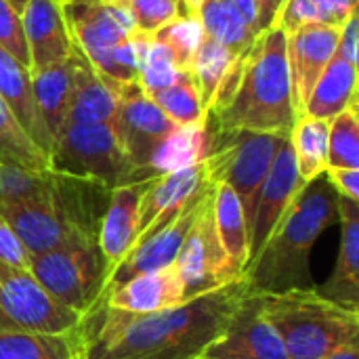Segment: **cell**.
<instances>
[{
    "label": "cell",
    "mask_w": 359,
    "mask_h": 359,
    "mask_svg": "<svg viewBox=\"0 0 359 359\" xmlns=\"http://www.w3.org/2000/svg\"><path fill=\"white\" fill-rule=\"evenodd\" d=\"M0 166L48 170V156L27 137L8 103L0 97Z\"/></svg>",
    "instance_id": "cell-31"
},
{
    "label": "cell",
    "mask_w": 359,
    "mask_h": 359,
    "mask_svg": "<svg viewBox=\"0 0 359 359\" xmlns=\"http://www.w3.org/2000/svg\"><path fill=\"white\" fill-rule=\"evenodd\" d=\"M341 223V244L332 276L316 290L347 307L359 311V202L339 196L337 202Z\"/></svg>",
    "instance_id": "cell-21"
},
{
    "label": "cell",
    "mask_w": 359,
    "mask_h": 359,
    "mask_svg": "<svg viewBox=\"0 0 359 359\" xmlns=\"http://www.w3.org/2000/svg\"><path fill=\"white\" fill-rule=\"evenodd\" d=\"M183 301H187L185 290L177 273V267L172 263L164 269L141 273L118 284L105 294L101 309H109L126 316H147V313L177 307Z\"/></svg>",
    "instance_id": "cell-18"
},
{
    "label": "cell",
    "mask_w": 359,
    "mask_h": 359,
    "mask_svg": "<svg viewBox=\"0 0 359 359\" xmlns=\"http://www.w3.org/2000/svg\"><path fill=\"white\" fill-rule=\"evenodd\" d=\"M238 57H240L238 53H233L231 48H227L225 44H221L208 36L202 40L200 48L196 50L189 74L200 90V99H202V105L206 111L212 105L215 95L219 93L223 80L236 65Z\"/></svg>",
    "instance_id": "cell-30"
},
{
    "label": "cell",
    "mask_w": 359,
    "mask_h": 359,
    "mask_svg": "<svg viewBox=\"0 0 359 359\" xmlns=\"http://www.w3.org/2000/svg\"><path fill=\"white\" fill-rule=\"evenodd\" d=\"M208 183H210V179H208L204 162L183 168V170H175V172L149 179L145 185V191L141 196V204H139L137 242L143 240L147 233H151L162 223H166L170 217H175V212L181 210V206L191 196H196L202 187H206Z\"/></svg>",
    "instance_id": "cell-19"
},
{
    "label": "cell",
    "mask_w": 359,
    "mask_h": 359,
    "mask_svg": "<svg viewBox=\"0 0 359 359\" xmlns=\"http://www.w3.org/2000/svg\"><path fill=\"white\" fill-rule=\"evenodd\" d=\"M198 359H208V358H198Z\"/></svg>",
    "instance_id": "cell-52"
},
{
    "label": "cell",
    "mask_w": 359,
    "mask_h": 359,
    "mask_svg": "<svg viewBox=\"0 0 359 359\" xmlns=\"http://www.w3.org/2000/svg\"><path fill=\"white\" fill-rule=\"evenodd\" d=\"M358 2L359 0H313L320 23L334 27H341L358 11Z\"/></svg>",
    "instance_id": "cell-43"
},
{
    "label": "cell",
    "mask_w": 359,
    "mask_h": 359,
    "mask_svg": "<svg viewBox=\"0 0 359 359\" xmlns=\"http://www.w3.org/2000/svg\"><path fill=\"white\" fill-rule=\"evenodd\" d=\"M328 166L359 170V114L358 103H351L330 120L328 135Z\"/></svg>",
    "instance_id": "cell-36"
},
{
    "label": "cell",
    "mask_w": 359,
    "mask_h": 359,
    "mask_svg": "<svg viewBox=\"0 0 359 359\" xmlns=\"http://www.w3.org/2000/svg\"><path fill=\"white\" fill-rule=\"evenodd\" d=\"M328 135L330 120H320L307 114H299L288 141L294 151L297 170L303 183H309L324 175L328 168Z\"/></svg>",
    "instance_id": "cell-29"
},
{
    "label": "cell",
    "mask_w": 359,
    "mask_h": 359,
    "mask_svg": "<svg viewBox=\"0 0 359 359\" xmlns=\"http://www.w3.org/2000/svg\"><path fill=\"white\" fill-rule=\"evenodd\" d=\"M206 116L221 130L290 135L299 114L290 88L286 34L280 25L255 38L231 99L217 114Z\"/></svg>",
    "instance_id": "cell-3"
},
{
    "label": "cell",
    "mask_w": 359,
    "mask_h": 359,
    "mask_svg": "<svg viewBox=\"0 0 359 359\" xmlns=\"http://www.w3.org/2000/svg\"><path fill=\"white\" fill-rule=\"evenodd\" d=\"M351 103H358V65L334 55L316 82L303 114L320 120H332Z\"/></svg>",
    "instance_id": "cell-27"
},
{
    "label": "cell",
    "mask_w": 359,
    "mask_h": 359,
    "mask_svg": "<svg viewBox=\"0 0 359 359\" xmlns=\"http://www.w3.org/2000/svg\"><path fill=\"white\" fill-rule=\"evenodd\" d=\"M0 265L29 271L32 267V255L19 240V236L13 231L8 221L0 215Z\"/></svg>",
    "instance_id": "cell-40"
},
{
    "label": "cell",
    "mask_w": 359,
    "mask_h": 359,
    "mask_svg": "<svg viewBox=\"0 0 359 359\" xmlns=\"http://www.w3.org/2000/svg\"><path fill=\"white\" fill-rule=\"evenodd\" d=\"M29 84L36 107L55 145V139L67 124L72 99V57L48 67L29 69Z\"/></svg>",
    "instance_id": "cell-26"
},
{
    "label": "cell",
    "mask_w": 359,
    "mask_h": 359,
    "mask_svg": "<svg viewBox=\"0 0 359 359\" xmlns=\"http://www.w3.org/2000/svg\"><path fill=\"white\" fill-rule=\"evenodd\" d=\"M198 17L208 38L225 44L238 55L246 53L257 38L229 0H204Z\"/></svg>",
    "instance_id": "cell-32"
},
{
    "label": "cell",
    "mask_w": 359,
    "mask_h": 359,
    "mask_svg": "<svg viewBox=\"0 0 359 359\" xmlns=\"http://www.w3.org/2000/svg\"><path fill=\"white\" fill-rule=\"evenodd\" d=\"M261 299L288 359H326L359 341V311L322 297L316 286L276 294L261 292Z\"/></svg>",
    "instance_id": "cell-5"
},
{
    "label": "cell",
    "mask_w": 359,
    "mask_h": 359,
    "mask_svg": "<svg viewBox=\"0 0 359 359\" xmlns=\"http://www.w3.org/2000/svg\"><path fill=\"white\" fill-rule=\"evenodd\" d=\"M19 17L29 55V69L48 67L72 57L74 44L59 2L29 0Z\"/></svg>",
    "instance_id": "cell-20"
},
{
    "label": "cell",
    "mask_w": 359,
    "mask_h": 359,
    "mask_svg": "<svg viewBox=\"0 0 359 359\" xmlns=\"http://www.w3.org/2000/svg\"><path fill=\"white\" fill-rule=\"evenodd\" d=\"M147 181L126 183L109 191V198H107V204H105V210L101 215L99 229H97V246L105 259L107 278L122 263V259L133 250L137 242L139 204H141V196L145 191Z\"/></svg>",
    "instance_id": "cell-17"
},
{
    "label": "cell",
    "mask_w": 359,
    "mask_h": 359,
    "mask_svg": "<svg viewBox=\"0 0 359 359\" xmlns=\"http://www.w3.org/2000/svg\"><path fill=\"white\" fill-rule=\"evenodd\" d=\"M105 82L116 90L118 97V114L114 124L118 141L141 181H147L151 179L147 175V162L154 149L175 130L177 124L166 118V114L151 101V97L141 90L137 82Z\"/></svg>",
    "instance_id": "cell-12"
},
{
    "label": "cell",
    "mask_w": 359,
    "mask_h": 359,
    "mask_svg": "<svg viewBox=\"0 0 359 359\" xmlns=\"http://www.w3.org/2000/svg\"><path fill=\"white\" fill-rule=\"evenodd\" d=\"M359 50V15L358 11L341 25L339 32V44H337V57L358 65Z\"/></svg>",
    "instance_id": "cell-44"
},
{
    "label": "cell",
    "mask_w": 359,
    "mask_h": 359,
    "mask_svg": "<svg viewBox=\"0 0 359 359\" xmlns=\"http://www.w3.org/2000/svg\"><path fill=\"white\" fill-rule=\"evenodd\" d=\"M326 181L334 189L337 196L359 202V170L358 168H326Z\"/></svg>",
    "instance_id": "cell-42"
},
{
    "label": "cell",
    "mask_w": 359,
    "mask_h": 359,
    "mask_svg": "<svg viewBox=\"0 0 359 359\" xmlns=\"http://www.w3.org/2000/svg\"><path fill=\"white\" fill-rule=\"evenodd\" d=\"M311 23H320V15H318L313 0H286L276 25H280L284 34L288 36Z\"/></svg>",
    "instance_id": "cell-41"
},
{
    "label": "cell",
    "mask_w": 359,
    "mask_h": 359,
    "mask_svg": "<svg viewBox=\"0 0 359 359\" xmlns=\"http://www.w3.org/2000/svg\"><path fill=\"white\" fill-rule=\"evenodd\" d=\"M212 196L215 185L210 194L206 196L177 259L175 267L181 278L185 299L210 292L215 288H221L229 282L240 280L244 273L233 265L229 255L225 252L217 229H215V217H212Z\"/></svg>",
    "instance_id": "cell-11"
},
{
    "label": "cell",
    "mask_w": 359,
    "mask_h": 359,
    "mask_svg": "<svg viewBox=\"0 0 359 359\" xmlns=\"http://www.w3.org/2000/svg\"><path fill=\"white\" fill-rule=\"evenodd\" d=\"M303 181L297 170V160L290 141L286 139L280 147V151L273 158V164L263 181L252 223H250V261L261 252L263 244L271 236V231L278 227L299 191L303 189ZM248 261V265H250Z\"/></svg>",
    "instance_id": "cell-15"
},
{
    "label": "cell",
    "mask_w": 359,
    "mask_h": 359,
    "mask_svg": "<svg viewBox=\"0 0 359 359\" xmlns=\"http://www.w3.org/2000/svg\"><path fill=\"white\" fill-rule=\"evenodd\" d=\"M48 160L53 170L99 183L105 189L141 181L109 124L67 122L55 139Z\"/></svg>",
    "instance_id": "cell-7"
},
{
    "label": "cell",
    "mask_w": 359,
    "mask_h": 359,
    "mask_svg": "<svg viewBox=\"0 0 359 359\" xmlns=\"http://www.w3.org/2000/svg\"><path fill=\"white\" fill-rule=\"evenodd\" d=\"M208 359H288L282 339L263 311L261 292L250 290L225 332L204 351Z\"/></svg>",
    "instance_id": "cell-14"
},
{
    "label": "cell",
    "mask_w": 359,
    "mask_h": 359,
    "mask_svg": "<svg viewBox=\"0 0 359 359\" xmlns=\"http://www.w3.org/2000/svg\"><path fill=\"white\" fill-rule=\"evenodd\" d=\"M86 343V324L65 332H0V359H82Z\"/></svg>",
    "instance_id": "cell-24"
},
{
    "label": "cell",
    "mask_w": 359,
    "mask_h": 359,
    "mask_svg": "<svg viewBox=\"0 0 359 359\" xmlns=\"http://www.w3.org/2000/svg\"><path fill=\"white\" fill-rule=\"evenodd\" d=\"M339 32L341 27L334 25L311 23L286 36V59L297 114H303L316 82L334 59Z\"/></svg>",
    "instance_id": "cell-16"
},
{
    "label": "cell",
    "mask_w": 359,
    "mask_h": 359,
    "mask_svg": "<svg viewBox=\"0 0 359 359\" xmlns=\"http://www.w3.org/2000/svg\"><path fill=\"white\" fill-rule=\"evenodd\" d=\"M326 359H359V341L358 343H349V345L337 349L332 355H328Z\"/></svg>",
    "instance_id": "cell-47"
},
{
    "label": "cell",
    "mask_w": 359,
    "mask_h": 359,
    "mask_svg": "<svg viewBox=\"0 0 359 359\" xmlns=\"http://www.w3.org/2000/svg\"><path fill=\"white\" fill-rule=\"evenodd\" d=\"M210 145L212 126L208 122V116L194 124L175 126V130L168 137H164V141L154 149L147 162V175L156 179L160 175L202 164L210 154Z\"/></svg>",
    "instance_id": "cell-25"
},
{
    "label": "cell",
    "mask_w": 359,
    "mask_h": 359,
    "mask_svg": "<svg viewBox=\"0 0 359 359\" xmlns=\"http://www.w3.org/2000/svg\"><path fill=\"white\" fill-rule=\"evenodd\" d=\"M61 13L74 48L82 53L99 76L122 84L133 82L111 59V50L137 34L128 6H114L101 0H74L63 2Z\"/></svg>",
    "instance_id": "cell-9"
},
{
    "label": "cell",
    "mask_w": 359,
    "mask_h": 359,
    "mask_svg": "<svg viewBox=\"0 0 359 359\" xmlns=\"http://www.w3.org/2000/svg\"><path fill=\"white\" fill-rule=\"evenodd\" d=\"M53 185V170L0 166V210L44 198Z\"/></svg>",
    "instance_id": "cell-34"
},
{
    "label": "cell",
    "mask_w": 359,
    "mask_h": 359,
    "mask_svg": "<svg viewBox=\"0 0 359 359\" xmlns=\"http://www.w3.org/2000/svg\"><path fill=\"white\" fill-rule=\"evenodd\" d=\"M6 2H8V4H11V6H13L17 13H19V15H21V11L25 8V4H27L29 0H6Z\"/></svg>",
    "instance_id": "cell-49"
},
{
    "label": "cell",
    "mask_w": 359,
    "mask_h": 359,
    "mask_svg": "<svg viewBox=\"0 0 359 359\" xmlns=\"http://www.w3.org/2000/svg\"><path fill=\"white\" fill-rule=\"evenodd\" d=\"M55 2H59V4H63V2H74V0H55Z\"/></svg>",
    "instance_id": "cell-51"
},
{
    "label": "cell",
    "mask_w": 359,
    "mask_h": 359,
    "mask_svg": "<svg viewBox=\"0 0 359 359\" xmlns=\"http://www.w3.org/2000/svg\"><path fill=\"white\" fill-rule=\"evenodd\" d=\"M229 4L238 11V15L244 19V23L252 29V34H255V36H259L257 4H255V0H229Z\"/></svg>",
    "instance_id": "cell-46"
},
{
    "label": "cell",
    "mask_w": 359,
    "mask_h": 359,
    "mask_svg": "<svg viewBox=\"0 0 359 359\" xmlns=\"http://www.w3.org/2000/svg\"><path fill=\"white\" fill-rule=\"evenodd\" d=\"M101 2H105V4H114V6H128V2H130V0H101Z\"/></svg>",
    "instance_id": "cell-50"
},
{
    "label": "cell",
    "mask_w": 359,
    "mask_h": 359,
    "mask_svg": "<svg viewBox=\"0 0 359 359\" xmlns=\"http://www.w3.org/2000/svg\"><path fill=\"white\" fill-rule=\"evenodd\" d=\"M151 101L177 126L200 122L206 116V109H204L202 99H200V90H198V86H196L189 72H183L181 78L172 86L156 93L151 97Z\"/></svg>",
    "instance_id": "cell-35"
},
{
    "label": "cell",
    "mask_w": 359,
    "mask_h": 359,
    "mask_svg": "<svg viewBox=\"0 0 359 359\" xmlns=\"http://www.w3.org/2000/svg\"><path fill=\"white\" fill-rule=\"evenodd\" d=\"M252 288L244 276L147 316L101 309L84 320L86 359H198L225 332Z\"/></svg>",
    "instance_id": "cell-1"
},
{
    "label": "cell",
    "mask_w": 359,
    "mask_h": 359,
    "mask_svg": "<svg viewBox=\"0 0 359 359\" xmlns=\"http://www.w3.org/2000/svg\"><path fill=\"white\" fill-rule=\"evenodd\" d=\"M204 38H206L204 25L200 17L194 13H181L179 17H175L170 23H166L162 29L154 34V40L168 48L175 63L183 72H189L194 55Z\"/></svg>",
    "instance_id": "cell-33"
},
{
    "label": "cell",
    "mask_w": 359,
    "mask_h": 359,
    "mask_svg": "<svg viewBox=\"0 0 359 359\" xmlns=\"http://www.w3.org/2000/svg\"><path fill=\"white\" fill-rule=\"evenodd\" d=\"M0 46L29 69V55L25 46L21 17L6 0H0Z\"/></svg>",
    "instance_id": "cell-39"
},
{
    "label": "cell",
    "mask_w": 359,
    "mask_h": 359,
    "mask_svg": "<svg viewBox=\"0 0 359 359\" xmlns=\"http://www.w3.org/2000/svg\"><path fill=\"white\" fill-rule=\"evenodd\" d=\"M212 181L202 187L196 196H191L183 206L181 210L175 212V217H170L166 223H162L160 227H156L151 233H147L143 240H139L133 250L122 259V263L111 271V276L107 278L105 282V290H103V297H101V305H103V299L105 294L116 288L118 284L135 278V276H141V273H149V271H158V269H164L168 265L175 263L206 196L210 194L212 189ZM99 305V309H101ZM97 309V311H99Z\"/></svg>",
    "instance_id": "cell-13"
},
{
    "label": "cell",
    "mask_w": 359,
    "mask_h": 359,
    "mask_svg": "<svg viewBox=\"0 0 359 359\" xmlns=\"http://www.w3.org/2000/svg\"><path fill=\"white\" fill-rule=\"evenodd\" d=\"M181 74H183V69H179V65L175 63L168 48L162 46L160 42H156L151 36L147 55H145L143 65L137 76V84L141 86V90L147 97H154L156 93L172 86L181 78Z\"/></svg>",
    "instance_id": "cell-37"
},
{
    "label": "cell",
    "mask_w": 359,
    "mask_h": 359,
    "mask_svg": "<svg viewBox=\"0 0 359 359\" xmlns=\"http://www.w3.org/2000/svg\"><path fill=\"white\" fill-rule=\"evenodd\" d=\"M286 0H255L257 4V23H259V34L267 32L278 23L280 11Z\"/></svg>",
    "instance_id": "cell-45"
},
{
    "label": "cell",
    "mask_w": 359,
    "mask_h": 359,
    "mask_svg": "<svg viewBox=\"0 0 359 359\" xmlns=\"http://www.w3.org/2000/svg\"><path fill=\"white\" fill-rule=\"evenodd\" d=\"M286 139L288 137L271 133L221 130L212 126V145L204 160L208 179L212 183H227L236 191L244 206L248 225L252 223L263 181Z\"/></svg>",
    "instance_id": "cell-6"
},
{
    "label": "cell",
    "mask_w": 359,
    "mask_h": 359,
    "mask_svg": "<svg viewBox=\"0 0 359 359\" xmlns=\"http://www.w3.org/2000/svg\"><path fill=\"white\" fill-rule=\"evenodd\" d=\"M109 191L99 183L53 170V185L44 198L4 208L0 215L32 257L67 246L97 244Z\"/></svg>",
    "instance_id": "cell-4"
},
{
    "label": "cell",
    "mask_w": 359,
    "mask_h": 359,
    "mask_svg": "<svg viewBox=\"0 0 359 359\" xmlns=\"http://www.w3.org/2000/svg\"><path fill=\"white\" fill-rule=\"evenodd\" d=\"M116 90L95 72L80 50L72 53V99L67 122L74 124H116Z\"/></svg>",
    "instance_id": "cell-22"
},
{
    "label": "cell",
    "mask_w": 359,
    "mask_h": 359,
    "mask_svg": "<svg viewBox=\"0 0 359 359\" xmlns=\"http://www.w3.org/2000/svg\"><path fill=\"white\" fill-rule=\"evenodd\" d=\"M339 196L318 177L303 185L261 252L250 261L244 280L255 292L276 294L292 288H311V250L318 238L339 221Z\"/></svg>",
    "instance_id": "cell-2"
},
{
    "label": "cell",
    "mask_w": 359,
    "mask_h": 359,
    "mask_svg": "<svg viewBox=\"0 0 359 359\" xmlns=\"http://www.w3.org/2000/svg\"><path fill=\"white\" fill-rule=\"evenodd\" d=\"M29 273L61 307L76 311L84 320L97 313L107 280V265L97 244L36 255Z\"/></svg>",
    "instance_id": "cell-8"
},
{
    "label": "cell",
    "mask_w": 359,
    "mask_h": 359,
    "mask_svg": "<svg viewBox=\"0 0 359 359\" xmlns=\"http://www.w3.org/2000/svg\"><path fill=\"white\" fill-rule=\"evenodd\" d=\"M212 217L217 236L225 252L244 273L250 261V225L240 198L227 183H215Z\"/></svg>",
    "instance_id": "cell-28"
},
{
    "label": "cell",
    "mask_w": 359,
    "mask_h": 359,
    "mask_svg": "<svg viewBox=\"0 0 359 359\" xmlns=\"http://www.w3.org/2000/svg\"><path fill=\"white\" fill-rule=\"evenodd\" d=\"M0 97L8 103L15 118L27 133V137L46 154L53 151V137L48 135L42 116L36 107L32 84H29V69L21 65L13 55H8L0 46Z\"/></svg>",
    "instance_id": "cell-23"
},
{
    "label": "cell",
    "mask_w": 359,
    "mask_h": 359,
    "mask_svg": "<svg viewBox=\"0 0 359 359\" xmlns=\"http://www.w3.org/2000/svg\"><path fill=\"white\" fill-rule=\"evenodd\" d=\"M82 359H86V358H82Z\"/></svg>",
    "instance_id": "cell-53"
},
{
    "label": "cell",
    "mask_w": 359,
    "mask_h": 359,
    "mask_svg": "<svg viewBox=\"0 0 359 359\" xmlns=\"http://www.w3.org/2000/svg\"><path fill=\"white\" fill-rule=\"evenodd\" d=\"M179 2H181L183 13H194V15H198L204 4V0H179Z\"/></svg>",
    "instance_id": "cell-48"
},
{
    "label": "cell",
    "mask_w": 359,
    "mask_h": 359,
    "mask_svg": "<svg viewBox=\"0 0 359 359\" xmlns=\"http://www.w3.org/2000/svg\"><path fill=\"white\" fill-rule=\"evenodd\" d=\"M128 8L133 13L137 32L145 36H154L183 13L179 0H130Z\"/></svg>",
    "instance_id": "cell-38"
},
{
    "label": "cell",
    "mask_w": 359,
    "mask_h": 359,
    "mask_svg": "<svg viewBox=\"0 0 359 359\" xmlns=\"http://www.w3.org/2000/svg\"><path fill=\"white\" fill-rule=\"evenodd\" d=\"M84 318L55 303L29 271L0 265V332H65Z\"/></svg>",
    "instance_id": "cell-10"
}]
</instances>
